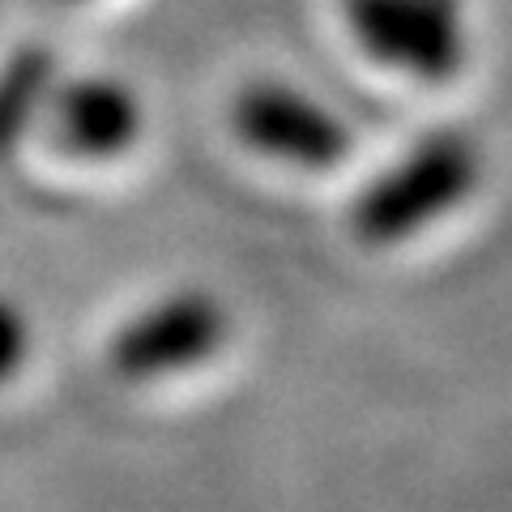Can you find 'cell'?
I'll use <instances>...</instances> for the list:
<instances>
[{"label": "cell", "instance_id": "cell-1", "mask_svg": "<svg viewBox=\"0 0 512 512\" xmlns=\"http://www.w3.org/2000/svg\"><path fill=\"white\" fill-rule=\"evenodd\" d=\"M483 184V154L466 133H427L355 201V231L372 248L410 244L453 218Z\"/></svg>", "mask_w": 512, "mask_h": 512}, {"label": "cell", "instance_id": "cell-2", "mask_svg": "<svg viewBox=\"0 0 512 512\" xmlns=\"http://www.w3.org/2000/svg\"><path fill=\"white\" fill-rule=\"evenodd\" d=\"M231 342V312L214 291L175 286L124 316L107 342V367L124 384H167L210 367Z\"/></svg>", "mask_w": 512, "mask_h": 512}, {"label": "cell", "instance_id": "cell-3", "mask_svg": "<svg viewBox=\"0 0 512 512\" xmlns=\"http://www.w3.org/2000/svg\"><path fill=\"white\" fill-rule=\"evenodd\" d=\"M346 30L380 73L419 86H448L470 64L466 0H346Z\"/></svg>", "mask_w": 512, "mask_h": 512}, {"label": "cell", "instance_id": "cell-4", "mask_svg": "<svg viewBox=\"0 0 512 512\" xmlns=\"http://www.w3.org/2000/svg\"><path fill=\"white\" fill-rule=\"evenodd\" d=\"M231 128L252 154L295 171H329L350 150V128L320 94L282 77L248 82L231 99Z\"/></svg>", "mask_w": 512, "mask_h": 512}, {"label": "cell", "instance_id": "cell-5", "mask_svg": "<svg viewBox=\"0 0 512 512\" xmlns=\"http://www.w3.org/2000/svg\"><path fill=\"white\" fill-rule=\"evenodd\" d=\"M52 146L82 163H116L137 150L146 133V103L141 94L111 73H86L56 82L47 103Z\"/></svg>", "mask_w": 512, "mask_h": 512}, {"label": "cell", "instance_id": "cell-6", "mask_svg": "<svg viewBox=\"0 0 512 512\" xmlns=\"http://www.w3.org/2000/svg\"><path fill=\"white\" fill-rule=\"evenodd\" d=\"M56 82L60 60L47 43H26L0 60V163L30 141L35 120L47 116Z\"/></svg>", "mask_w": 512, "mask_h": 512}, {"label": "cell", "instance_id": "cell-7", "mask_svg": "<svg viewBox=\"0 0 512 512\" xmlns=\"http://www.w3.org/2000/svg\"><path fill=\"white\" fill-rule=\"evenodd\" d=\"M35 350V325L13 295H0V384L18 380Z\"/></svg>", "mask_w": 512, "mask_h": 512}, {"label": "cell", "instance_id": "cell-8", "mask_svg": "<svg viewBox=\"0 0 512 512\" xmlns=\"http://www.w3.org/2000/svg\"><path fill=\"white\" fill-rule=\"evenodd\" d=\"M60 5H86V0H60Z\"/></svg>", "mask_w": 512, "mask_h": 512}]
</instances>
